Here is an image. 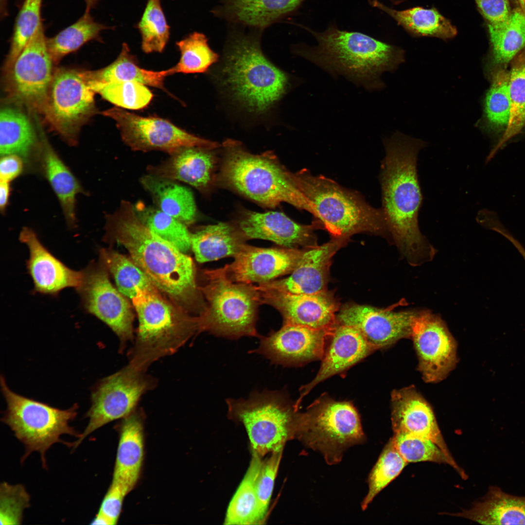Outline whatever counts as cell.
<instances>
[{"instance_id":"cell-1","label":"cell","mask_w":525,"mask_h":525,"mask_svg":"<svg viewBox=\"0 0 525 525\" xmlns=\"http://www.w3.org/2000/svg\"><path fill=\"white\" fill-rule=\"evenodd\" d=\"M105 221V241L124 247L161 293L192 315L204 311L206 304L190 256L153 233L128 201L122 200Z\"/></svg>"},{"instance_id":"cell-2","label":"cell","mask_w":525,"mask_h":525,"mask_svg":"<svg viewBox=\"0 0 525 525\" xmlns=\"http://www.w3.org/2000/svg\"><path fill=\"white\" fill-rule=\"evenodd\" d=\"M424 141L396 132L385 140L380 175L382 208L387 229L412 264L433 257L434 248L420 233L418 214L422 194L417 161Z\"/></svg>"},{"instance_id":"cell-3","label":"cell","mask_w":525,"mask_h":525,"mask_svg":"<svg viewBox=\"0 0 525 525\" xmlns=\"http://www.w3.org/2000/svg\"><path fill=\"white\" fill-rule=\"evenodd\" d=\"M298 25L312 35L316 44L295 45L293 51L296 55L368 91L384 87L382 74L393 71L403 61V52L399 48L367 34L341 30L334 23L322 32Z\"/></svg>"},{"instance_id":"cell-4","label":"cell","mask_w":525,"mask_h":525,"mask_svg":"<svg viewBox=\"0 0 525 525\" xmlns=\"http://www.w3.org/2000/svg\"><path fill=\"white\" fill-rule=\"evenodd\" d=\"M260 32L246 34L233 31L221 69L223 87L232 100L255 115L271 109L289 86L287 75L263 54Z\"/></svg>"},{"instance_id":"cell-5","label":"cell","mask_w":525,"mask_h":525,"mask_svg":"<svg viewBox=\"0 0 525 525\" xmlns=\"http://www.w3.org/2000/svg\"><path fill=\"white\" fill-rule=\"evenodd\" d=\"M220 179L226 186L260 205L274 208L287 203L314 216V208L293 177L270 152L252 154L241 142L225 140Z\"/></svg>"},{"instance_id":"cell-6","label":"cell","mask_w":525,"mask_h":525,"mask_svg":"<svg viewBox=\"0 0 525 525\" xmlns=\"http://www.w3.org/2000/svg\"><path fill=\"white\" fill-rule=\"evenodd\" d=\"M139 326L129 364L146 371L158 359L175 353L200 332L199 316L184 311L159 291L138 292L132 299Z\"/></svg>"},{"instance_id":"cell-7","label":"cell","mask_w":525,"mask_h":525,"mask_svg":"<svg viewBox=\"0 0 525 525\" xmlns=\"http://www.w3.org/2000/svg\"><path fill=\"white\" fill-rule=\"evenodd\" d=\"M293 176L314 208L315 216L335 237L387 229L382 209L373 208L358 193L324 176L313 175L307 169L293 173Z\"/></svg>"},{"instance_id":"cell-8","label":"cell","mask_w":525,"mask_h":525,"mask_svg":"<svg viewBox=\"0 0 525 525\" xmlns=\"http://www.w3.org/2000/svg\"><path fill=\"white\" fill-rule=\"evenodd\" d=\"M204 276L205 283L199 289L206 304L198 315L200 332L229 339L260 337L256 329L257 308L261 303L257 286L233 281L225 266L205 270Z\"/></svg>"},{"instance_id":"cell-9","label":"cell","mask_w":525,"mask_h":525,"mask_svg":"<svg viewBox=\"0 0 525 525\" xmlns=\"http://www.w3.org/2000/svg\"><path fill=\"white\" fill-rule=\"evenodd\" d=\"M0 384L7 404L1 421L24 445L25 453L21 462L33 452H37L43 467L46 468V454L53 444L60 442L70 446V443L63 442L61 436L80 437L81 433L70 425L77 416V404L67 409H60L14 392L2 375Z\"/></svg>"},{"instance_id":"cell-10","label":"cell","mask_w":525,"mask_h":525,"mask_svg":"<svg viewBox=\"0 0 525 525\" xmlns=\"http://www.w3.org/2000/svg\"><path fill=\"white\" fill-rule=\"evenodd\" d=\"M226 402L228 416L244 425L253 453L261 457L282 451L286 442L297 438L301 413L283 393L264 390Z\"/></svg>"},{"instance_id":"cell-11","label":"cell","mask_w":525,"mask_h":525,"mask_svg":"<svg viewBox=\"0 0 525 525\" xmlns=\"http://www.w3.org/2000/svg\"><path fill=\"white\" fill-rule=\"evenodd\" d=\"M297 438L318 451L329 465L342 459L350 447L365 441L359 414L350 402L320 397L300 413Z\"/></svg>"},{"instance_id":"cell-12","label":"cell","mask_w":525,"mask_h":525,"mask_svg":"<svg viewBox=\"0 0 525 525\" xmlns=\"http://www.w3.org/2000/svg\"><path fill=\"white\" fill-rule=\"evenodd\" d=\"M95 92L82 71L59 68L53 71L42 114L50 128L75 145L82 127L96 113Z\"/></svg>"},{"instance_id":"cell-13","label":"cell","mask_w":525,"mask_h":525,"mask_svg":"<svg viewBox=\"0 0 525 525\" xmlns=\"http://www.w3.org/2000/svg\"><path fill=\"white\" fill-rule=\"evenodd\" d=\"M145 372L128 364L94 386L91 406L86 414L88 422L80 437L71 443L73 450L95 430L135 410L140 397L156 385L155 379Z\"/></svg>"},{"instance_id":"cell-14","label":"cell","mask_w":525,"mask_h":525,"mask_svg":"<svg viewBox=\"0 0 525 525\" xmlns=\"http://www.w3.org/2000/svg\"><path fill=\"white\" fill-rule=\"evenodd\" d=\"M42 23L6 72V91L9 99L42 114L52 81V60L48 52Z\"/></svg>"},{"instance_id":"cell-15","label":"cell","mask_w":525,"mask_h":525,"mask_svg":"<svg viewBox=\"0 0 525 525\" xmlns=\"http://www.w3.org/2000/svg\"><path fill=\"white\" fill-rule=\"evenodd\" d=\"M103 113L115 121L122 140L134 151L157 150L172 155L186 147L213 150L221 146L216 142L192 134L161 118L141 116L117 107Z\"/></svg>"},{"instance_id":"cell-16","label":"cell","mask_w":525,"mask_h":525,"mask_svg":"<svg viewBox=\"0 0 525 525\" xmlns=\"http://www.w3.org/2000/svg\"><path fill=\"white\" fill-rule=\"evenodd\" d=\"M81 284L76 289L82 308L106 324L118 337L120 350L134 339V315L127 297L111 283L109 272L100 260L82 270Z\"/></svg>"},{"instance_id":"cell-17","label":"cell","mask_w":525,"mask_h":525,"mask_svg":"<svg viewBox=\"0 0 525 525\" xmlns=\"http://www.w3.org/2000/svg\"><path fill=\"white\" fill-rule=\"evenodd\" d=\"M412 339L419 359L418 369L424 381H442L457 363L456 344L443 321L428 312H418Z\"/></svg>"},{"instance_id":"cell-18","label":"cell","mask_w":525,"mask_h":525,"mask_svg":"<svg viewBox=\"0 0 525 525\" xmlns=\"http://www.w3.org/2000/svg\"><path fill=\"white\" fill-rule=\"evenodd\" d=\"M335 327L314 329L283 324L279 330L261 337L258 347L251 352L263 355L272 363L287 366L322 359L327 340Z\"/></svg>"},{"instance_id":"cell-19","label":"cell","mask_w":525,"mask_h":525,"mask_svg":"<svg viewBox=\"0 0 525 525\" xmlns=\"http://www.w3.org/2000/svg\"><path fill=\"white\" fill-rule=\"evenodd\" d=\"M417 314L353 304L343 308L337 319L340 324L357 329L370 344L379 350L402 338H411Z\"/></svg>"},{"instance_id":"cell-20","label":"cell","mask_w":525,"mask_h":525,"mask_svg":"<svg viewBox=\"0 0 525 525\" xmlns=\"http://www.w3.org/2000/svg\"><path fill=\"white\" fill-rule=\"evenodd\" d=\"M257 288L261 303L269 304L278 310L283 317V324L314 329L335 326L337 304L325 290L314 294H293Z\"/></svg>"},{"instance_id":"cell-21","label":"cell","mask_w":525,"mask_h":525,"mask_svg":"<svg viewBox=\"0 0 525 525\" xmlns=\"http://www.w3.org/2000/svg\"><path fill=\"white\" fill-rule=\"evenodd\" d=\"M302 252L286 247L260 248L245 244L225 266L228 277L236 282L266 283L291 272Z\"/></svg>"},{"instance_id":"cell-22","label":"cell","mask_w":525,"mask_h":525,"mask_svg":"<svg viewBox=\"0 0 525 525\" xmlns=\"http://www.w3.org/2000/svg\"><path fill=\"white\" fill-rule=\"evenodd\" d=\"M19 239L29 249L26 266L35 292L56 296L64 289H76L80 286L82 270L76 271L66 266L41 243L33 229L23 227Z\"/></svg>"},{"instance_id":"cell-23","label":"cell","mask_w":525,"mask_h":525,"mask_svg":"<svg viewBox=\"0 0 525 525\" xmlns=\"http://www.w3.org/2000/svg\"><path fill=\"white\" fill-rule=\"evenodd\" d=\"M393 433L408 434L430 439L449 457L448 449L431 406L413 386L391 394Z\"/></svg>"},{"instance_id":"cell-24","label":"cell","mask_w":525,"mask_h":525,"mask_svg":"<svg viewBox=\"0 0 525 525\" xmlns=\"http://www.w3.org/2000/svg\"><path fill=\"white\" fill-rule=\"evenodd\" d=\"M331 338L318 372L311 382L300 389V395L295 404L298 409L303 398L318 384L346 370L377 350L359 330L350 326L339 324Z\"/></svg>"},{"instance_id":"cell-25","label":"cell","mask_w":525,"mask_h":525,"mask_svg":"<svg viewBox=\"0 0 525 525\" xmlns=\"http://www.w3.org/2000/svg\"><path fill=\"white\" fill-rule=\"evenodd\" d=\"M237 228L245 240H266L288 248L296 249L315 238L313 226L298 224L278 211L245 210L238 220Z\"/></svg>"},{"instance_id":"cell-26","label":"cell","mask_w":525,"mask_h":525,"mask_svg":"<svg viewBox=\"0 0 525 525\" xmlns=\"http://www.w3.org/2000/svg\"><path fill=\"white\" fill-rule=\"evenodd\" d=\"M338 242H330L302 253L287 278L259 284L261 289L293 294H314L325 291L330 260Z\"/></svg>"},{"instance_id":"cell-27","label":"cell","mask_w":525,"mask_h":525,"mask_svg":"<svg viewBox=\"0 0 525 525\" xmlns=\"http://www.w3.org/2000/svg\"><path fill=\"white\" fill-rule=\"evenodd\" d=\"M211 149L184 148L162 163L148 167L149 174L185 182L204 190L211 182L216 159Z\"/></svg>"},{"instance_id":"cell-28","label":"cell","mask_w":525,"mask_h":525,"mask_svg":"<svg viewBox=\"0 0 525 525\" xmlns=\"http://www.w3.org/2000/svg\"><path fill=\"white\" fill-rule=\"evenodd\" d=\"M120 430L112 482L128 493L139 478L144 457L143 422L135 410L123 418Z\"/></svg>"},{"instance_id":"cell-29","label":"cell","mask_w":525,"mask_h":525,"mask_svg":"<svg viewBox=\"0 0 525 525\" xmlns=\"http://www.w3.org/2000/svg\"><path fill=\"white\" fill-rule=\"evenodd\" d=\"M305 0H221L214 14L261 30L296 10Z\"/></svg>"},{"instance_id":"cell-30","label":"cell","mask_w":525,"mask_h":525,"mask_svg":"<svg viewBox=\"0 0 525 525\" xmlns=\"http://www.w3.org/2000/svg\"><path fill=\"white\" fill-rule=\"evenodd\" d=\"M44 175L56 195L68 225L76 226V195L84 190L77 178L45 138L41 137L38 153Z\"/></svg>"},{"instance_id":"cell-31","label":"cell","mask_w":525,"mask_h":525,"mask_svg":"<svg viewBox=\"0 0 525 525\" xmlns=\"http://www.w3.org/2000/svg\"><path fill=\"white\" fill-rule=\"evenodd\" d=\"M450 515L483 525H525V497L512 495L490 487L481 500L472 508Z\"/></svg>"},{"instance_id":"cell-32","label":"cell","mask_w":525,"mask_h":525,"mask_svg":"<svg viewBox=\"0 0 525 525\" xmlns=\"http://www.w3.org/2000/svg\"><path fill=\"white\" fill-rule=\"evenodd\" d=\"M40 143L27 116L19 109L4 107L0 112V156L15 154L26 164L37 159Z\"/></svg>"},{"instance_id":"cell-33","label":"cell","mask_w":525,"mask_h":525,"mask_svg":"<svg viewBox=\"0 0 525 525\" xmlns=\"http://www.w3.org/2000/svg\"><path fill=\"white\" fill-rule=\"evenodd\" d=\"M82 73L89 82H135L165 91L164 79L172 74L170 69L156 71L140 68L125 43L122 44L120 54L113 63L100 70L82 71Z\"/></svg>"},{"instance_id":"cell-34","label":"cell","mask_w":525,"mask_h":525,"mask_svg":"<svg viewBox=\"0 0 525 525\" xmlns=\"http://www.w3.org/2000/svg\"><path fill=\"white\" fill-rule=\"evenodd\" d=\"M140 182L157 208L186 225L194 221L196 207L190 189L175 180L149 174L141 177Z\"/></svg>"},{"instance_id":"cell-35","label":"cell","mask_w":525,"mask_h":525,"mask_svg":"<svg viewBox=\"0 0 525 525\" xmlns=\"http://www.w3.org/2000/svg\"><path fill=\"white\" fill-rule=\"evenodd\" d=\"M245 239L238 228L226 223L209 225L191 233V247L200 262L234 257Z\"/></svg>"},{"instance_id":"cell-36","label":"cell","mask_w":525,"mask_h":525,"mask_svg":"<svg viewBox=\"0 0 525 525\" xmlns=\"http://www.w3.org/2000/svg\"><path fill=\"white\" fill-rule=\"evenodd\" d=\"M369 4L386 13L414 35L444 39L451 38L456 35V28L435 8L416 7L398 10L388 7L378 0H371Z\"/></svg>"},{"instance_id":"cell-37","label":"cell","mask_w":525,"mask_h":525,"mask_svg":"<svg viewBox=\"0 0 525 525\" xmlns=\"http://www.w3.org/2000/svg\"><path fill=\"white\" fill-rule=\"evenodd\" d=\"M488 26L493 63L506 65L525 49V10L521 6L505 21Z\"/></svg>"},{"instance_id":"cell-38","label":"cell","mask_w":525,"mask_h":525,"mask_svg":"<svg viewBox=\"0 0 525 525\" xmlns=\"http://www.w3.org/2000/svg\"><path fill=\"white\" fill-rule=\"evenodd\" d=\"M253 453L244 479L228 507L225 524L256 525L262 520L256 490V482L262 460Z\"/></svg>"},{"instance_id":"cell-39","label":"cell","mask_w":525,"mask_h":525,"mask_svg":"<svg viewBox=\"0 0 525 525\" xmlns=\"http://www.w3.org/2000/svg\"><path fill=\"white\" fill-rule=\"evenodd\" d=\"M99 260L113 276L117 289L127 298L132 299L139 291H159L130 258L112 249L102 248Z\"/></svg>"},{"instance_id":"cell-40","label":"cell","mask_w":525,"mask_h":525,"mask_svg":"<svg viewBox=\"0 0 525 525\" xmlns=\"http://www.w3.org/2000/svg\"><path fill=\"white\" fill-rule=\"evenodd\" d=\"M109 27L96 21L86 10L75 22L55 35L47 38L46 45L53 64H57L66 55L79 49L87 42L98 39L101 32Z\"/></svg>"},{"instance_id":"cell-41","label":"cell","mask_w":525,"mask_h":525,"mask_svg":"<svg viewBox=\"0 0 525 525\" xmlns=\"http://www.w3.org/2000/svg\"><path fill=\"white\" fill-rule=\"evenodd\" d=\"M512 61L508 82L510 99L509 120L502 138L489 156V159L525 127V49Z\"/></svg>"},{"instance_id":"cell-42","label":"cell","mask_w":525,"mask_h":525,"mask_svg":"<svg viewBox=\"0 0 525 525\" xmlns=\"http://www.w3.org/2000/svg\"><path fill=\"white\" fill-rule=\"evenodd\" d=\"M134 208L141 221L155 235L186 253L191 247V233L186 225L158 208L139 202Z\"/></svg>"},{"instance_id":"cell-43","label":"cell","mask_w":525,"mask_h":525,"mask_svg":"<svg viewBox=\"0 0 525 525\" xmlns=\"http://www.w3.org/2000/svg\"><path fill=\"white\" fill-rule=\"evenodd\" d=\"M391 438L397 450L408 463L429 461L446 464L452 467L463 479H467L466 474L453 457L448 456L433 441L404 433H393Z\"/></svg>"},{"instance_id":"cell-44","label":"cell","mask_w":525,"mask_h":525,"mask_svg":"<svg viewBox=\"0 0 525 525\" xmlns=\"http://www.w3.org/2000/svg\"><path fill=\"white\" fill-rule=\"evenodd\" d=\"M176 45L180 57L178 62L170 68L172 74L203 73L218 59V55L209 47L208 39L202 33L193 32Z\"/></svg>"},{"instance_id":"cell-45","label":"cell","mask_w":525,"mask_h":525,"mask_svg":"<svg viewBox=\"0 0 525 525\" xmlns=\"http://www.w3.org/2000/svg\"><path fill=\"white\" fill-rule=\"evenodd\" d=\"M407 464L391 438L370 472L368 492L361 503L362 509L367 508L374 498L400 474Z\"/></svg>"},{"instance_id":"cell-46","label":"cell","mask_w":525,"mask_h":525,"mask_svg":"<svg viewBox=\"0 0 525 525\" xmlns=\"http://www.w3.org/2000/svg\"><path fill=\"white\" fill-rule=\"evenodd\" d=\"M137 27L141 35V46L144 52H161L164 51L169 39L170 27L161 0H147Z\"/></svg>"},{"instance_id":"cell-47","label":"cell","mask_w":525,"mask_h":525,"mask_svg":"<svg viewBox=\"0 0 525 525\" xmlns=\"http://www.w3.org/2000/svg\"><path fill=\"white\" fill-rule=\"evenodd\" d=\"M91 88L103 98L120 107L140 110L146 107L153 98L152 92L142 84L135 82L96 83L87 81Z\"/></svg>"},{"instance_id":"cell-48","label":"cell","mask_w":525,"mask_h":525,"mask_svg":"<svg viewBox=\"0 0 525 525\" xmlns=\"http://www.w3.org/2000/svg\"><path fill=\"white\" fill-rule=\"evenodd\" d=\"M43 0H24L16 19L4 70L6 72L42 23L41 10Z\"/></svg>"},{"instance_id":"cell-49","label":"cell","mask_w":525,"mask_h":525,"mask_svg":"<svg viewBox=\"0 0 525 525\" xmlns=\"http://www.w3.org/2000/svg\"><path fill=\"white\" fill-rule=\"evenodd\" d=\"M509 72L499 70L492 78L485 101V115L489 125L497 129H506L510 117V99Z\"/></svg>"},{"instance_id":"cell-50","label":"cell","mask_w":525,"mask_h":525,"mask_svg":"<svg viewBox=\"0 0 525 525\" xmlns=\"http://www.w3.org/2000/svg\"><path fill=\"white\" fill-rule=\"evenodd\" d=\"M30 506V496L21 484L2 482L0 486L1 525H20L24 510Z\"/></svg>"},{"instance_id":"cell-51","label":"cell","mask_w":525,"mask_h":525,"mask_svg":"<svg viewBox=\"0 0 525 525\" xmlns=\"http://www.w3.org/2000/svg\"><path fill=\"white\" fill-rule=\"evenodd\" d=\"M282 451L271 453L262 460L256 482L259 512L263 521L273 492L275 480L279 469Z\"/></svg>"},{"instance_id":"cell-52","label":"cell","mask_w":525,"mask_h":525,"mask_svg":"<svg viewBox=\"0 0 525 525\" xmlns=\"http://www.w3.org/2000/svg\"><path fill=\"white\" fill-rule=\"evenodd\" d=\"M127 494L121 486L112 481L98 513L106 518L111 525H116L120 515L124 498Z\"/></svg>"},{"instance_id":"cell-53","label":"cell","mask_w":525,"mask_h":525,"mask_svg":"<svg viewBox=\"0 0 525 525\" xmlns=\"http://www.w3.org/2000/svg\"><path fill=\"white\" fill-rule=\"evenodd\" d=\"M488 24L505 21L511 12L509 0H474Z\"/></svg>"},{"instance_id":"cell-54","label":"cell","mask_w":525,"mask_h":525,"mask_svg":"<svg viewBox=\"0 0 525 525\" xmlns=\"http://www.w3.org/2000/svg\"><path fill=\"white\" fill-rule=\"evenodd\" d=\"M24 160L17 155L9 154L1 156L0 161V179L10 182L23 172Z\"/></svg>"},{"instance_id":"cell-55","label":"cell","mask_w":525,"mask_h":525,"mask_svg":"<svg viewBox=\"0 0 525 525\" xmlns=\"http://www.w3.org/2000/svg\"><path fill=\"white\" fill-rule=\"evenodd\" d=\"M10 192L9 182L0 180V209L5 211L8 203Z\"/></svg>"},{"instance_id":"cell-56","label":"cell","mask_w":525,"mask_h":525,"mask_svg":"<svg viewBox=\"0 0 525 525\" xmlns=\"http://www.w3.org/2000/svg\"><path fill=\"white\" fill-rule=\"evenodd\" d=\"M501 234L512 244L525 262V247L507 229L503 230Z\"/></svg>"},{"instance_id":"cell-57","label":"cell","mask_w":525,"mask_h":525,"mask_svg":"<svg viewBox=\"0 0 525 525\" xmlns=\"http://www.w3.org/2000/svg\"><path fill=\"white\" fill-rule=\"evenodd\" d=\"M91 525H109L110 522L102 515L97 513L95 517L91 521Z\"/></svg>"},{"instance_id":"cell-58","label":"cell","mask_w":525,"mask_h":525,"mask_svg":"<svg viewBox=\"0 0 525 525\" xmlns=\"http://www.w3.org/2000/svg\"><path fill=\"white\" fill-rule=\"evenodd\" d=\"M8 0H0V13L1 19L4 18L8 15Z\"/></svg>"},{"instance_id":"cell-59","label":"cell","mask_w":525,"mask_h":525,"mask_svg":"<svg viewBox=\"0 0 525 525\" xmlns=\"http://www.w3.org/2000/svg\"><path fill=\"white\" fill-rule=\"evenodd\" d=\"M86 4V9L87 10H90V9L93 8L97 3L99 0H84Z\"/></svg>"},{"instance_id":"cell-60","label":"cell","mask_w":525,"mask_h":525,"mask_svg":"<svg viewBox=\"0 0 525 525\" xmlns=\"http://www.w3.org/2000/svg\"><path fill=\"white\" fill-rule=\"evenodd\" d=\"M520 3V6L525 10V0H518Z\"/></svg>"}]
</instances>
